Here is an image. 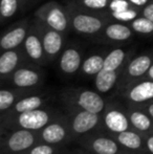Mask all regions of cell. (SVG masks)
I'll return each mask as SVG.
<instances>
[{
  "mask_svg": "<svg viewBox=\"0 0 153 154\" xmlns=\"http://www.w3.org/2000/svg\"><path fill=\"white\" fill-rule=\"evenodd\" d=\"M106 51H99L84 58L80 73L86 78H94L104 67Z\"/></svg>",
  "mask_w": 153,
  "mask_h": 154,
  "instance_id": "24",
  "label": "cell"
},
{
  "mask_svg": "<svg viewBox=\"0 0 153 154\" xmlns=\"http://www.w3.org/2000/svg\"><path fill=\"white\" fill-rule=\"evenodd\" d=\"M118 140V143L131 153H146L148 152L146 147L145 136L134 129H129L116 134H110Z\"/></svg>",
  "mask_w": 153,
  "mask_h": 154,
  "instance_id": "20",
  "label": "cell"
},
{
  "mask_svg": "<svg viewBox=\"0 0 153 154\" xmlns=\"http://www.w3.org/2000/svg\"><path fill=\"white\" fill-rule=\"evenodd\" d=\"M79 144L83 150L90 154H133L124 149L113 136L107 132L88 134L80 138Z\"/></svg>",
  "mask_w": 153,
  "mask_h": 154,
  "instance_id": "7",
  "label": "cell"
},
{
  "mask_svg": "<svg viewBox=\"0 0 153 154\" xmlns=\"http://www.w3.org/2000/svg\"><path fill=\"white\" fill-rule=\"evenodd\" d=\"M67 1L72 2L82 10L104 15L111 0H67Z\"/></svg>",
  "mask_w": 153,
  "mask_h": 154,
  "instance_id": "26",
  "label": "cell"
},
{
  "mask_svg": "<svg viewBox=\"0 0 153 154\" xmlns=\"http://www.w3.org/2000/svg\"><path fill=\"white\" fill-rule=\"evenodd\" d=\"M34 21L41 34L47 62H54L59 57L64 48V34L51 29L48 25L44 24L35 18Z\"/></svg>",
  "mask_w": 153,
  "mask_h": 154,
  "instance_id": "13",
  "label": "cell"
},
{
  "mask_svg": "<svg viewBox=\"0 0 153 154\" xmlns=\"http://www.w3.org/2000/svg\"><path fill=\"white\" fill-rule=\"evenodd\" d=\"M103 129L108 134H116L132 129L126 109L115 102H110L102 113Z\"/></svg>",
  "mask_w": 153,
  "mask_h": 154,
  "instance_id": "11",
  "label": "cell"
},
{
  "mask_svg": "<svg viewBox=\"0 0 153 154\" xmlns=\"http://www.w3.org/2000/svg\"><path fill=\"white\" fill-rule=\"evenodd\" d=\"M146 140V147L150 154H153V133H150L145 136Z\"/></svg>",
  "mask_w": 153,
  "mask_h": 154,
  "instance_id": "33",
  "label": "cell"
},
{
  "mask_svg": "<svg viewBox=\"0 0 153 154\" xmlns=\"http://www.w3.org/2000/svg\"><path fill=\"white\" fill-rule=\"evenodd\" d=\"M83 60V51L81 47L76 44H69L64 46L60 54L58 66L63 75L72 77L80 72Z\"/></svg>",
  "mask_w": 153,
  "mask_h": 154,
  "instance_id": "16",
  "label": "cell"
},
{
  "mask_svg": "<svg viewBox=\"0 0 153 154\" xmlns=\"http://www.w3.org/2000/svg\"><path fill=\"white\" fill-rule=\"evenodd\" d=\"M137 107H139V106H137ZM139 107L145 110V111L153 119V102H150V103L145 104V105H143V106H139Z\"/></svg>",
  "mask_w": 153,
  "mask_h": 154,
  "instance_id": "35",
  "label": "cell"
},
{
  "mask_svg": "<svg viewBox=\"0 0 153 154\" xmlns=\"http://www.w3.org/2000/svg\"><path fill=\"white\" fill-rule=\"evenodd\" d=\"M60 100L65 109H82L94 113H103L107 105L100 92L83 87L64 88L60 92Z\"/></svg>",
  "mask_w": 153,
  "mask_h": 154,
  "instance_id": "1",
  "label": "cell"
},
{
  "mask_svg": "<svg viewBox=\"0 0 153 154\" xmlns=\"http://www.w3.org/2000/svg\"><path fill=\"white\" fill-rule=\"evenodd\" d=\"M38 143V131L26 129L1 130L2 154H24Z\"/></svg>",
  "mask_w": 153,
  "mask_h": 154,
  "instance_id": "5",
  "label": "cell"
},
{
  "mask_svg": "<svg viewBox=\"0 0 153 154\" xmlns=\"http://www.w3.org/2000/svg\"><path fill=\"white\" fill-rule=\"evenodd\" d=\"M104 15L109 21H115V22H122L128 24L141 15V8L132 6V8H129L124 11L105 13Z\"/></svg>",
  "mask_w": 153,
  "mask_h": 154,
  "instance_id": "27",
  "label": "cell"
},
{
  "mask_svg": "<svg viewBox=\"0 0 153 154\" xmlns=\"http://www.w3.org/2000/svg\"><path fill=\"white\" fill-rule=\"evenodd\" d=\"M21 0H1L0 1V17L1 23L12 19L22 8Z\"/></svg>",
  "mask_w": 153,
  "mask_h": 154,
  "instance_id": "28",
  "label": "cell"
},
{
  "mask_svg": "<svg viewBox=\"0 0 153 154\" xmlns=\"http://www.w3.org/2000/svg\"><path fill=\"white\" fill-rule=\"evenodd\" d=\"M69 120L72 140H79L88 134L100 132L102 128V113H94L82 109H66Z\"/></svg>",
  "mask_w": 153,
  "mask_h": 154,
  "instance_id": "4",
  "label": "cell"
},
{
  "mask_svg": "<svg viewBox=\"0 0 153 154\" xmlns=\"http://www.w3.org/2000/svg\"><path fill=\"white\" fill-rule=\"evenodd\" d=\"M62 146L49 145L45 143H38L32 147L24 154H59Z\"/></svg>",
  "mask_w": 153,
  "mask_h": 154,
  "instance_id": "30",
  "label": "cell"
},
{
  "mask_svg": "<svg viewBox=\"0 0 153 154\" xmlns=\"http://www.w3.org/2000/svg\"><path fill=\"white\" fill-rule=\"evenodd\" d=\"M120 94L130 106H143L153 102V81L146 77L136 80L124 88Z\"/></svg>",
  "mask_w": 153,
  "mask_h": 154,
  "instance_id": "12",
  "label": "cell"
},
{
  "mask_svg": "<svg viewBox=\"0 0 153 154\" xmlns=\"http://www.w3.org/2000/svg\"><path fill=\"white\" fill-rule=\"evenodd\" d=\"M126 111L132 129L139 131L144 136L153 133V119L145 110L137 106H130Z\"/></svg>",
  "mask_w": 153,
  "mask_h": 154,
  "instance_id": "21",
  "label": "cell"
},
{
  "mask_svg": "<svg viewBox=\"0 0 153 154\" xmlns=\"http://www.w3.org/2000/svg\"><path fill=\"white\" fill-rule=\"evenodd\" d=\"M41 67L42 66L29 62L19 67L6 82L13 87L40 90V86L45 79V73Z\"/></svg>",
  "mask_w": 153,
  "mask_h": 154,
  "instance_id": "10",
  "label": "cell"
},
{
  "mask_svg": "<svg viewBox=\"0 0 153 154\" xmlns=\"http://www.w3.org/2000/svg\"><path fill=\"white\" fill-rule=\"evenodd\" d=\"M80 154H90L89 152H87V151H85V150H83V149H82L81 151H80Z\"/></svg>",
  "mask_w": 153,
  "mask_h": 154,
  "instance_id": "38",
  "label": "cell"
},
{
  "mask_svg": "<svg viewBox=\"0 0 153 154\" xmlns=\"http://www.w3.org/2000/svg\"><path fill=\"white\" fill-rule=\"evenodd\" d=\"M146 78H148V79H150L153 81V64H152V66L150 67L149 70H148L147 75H146Z\"/></svg>",
  "mask_w": 153,
  "mask_h": 154,
  "instance_id": "36",
  "label": "cell"
},
{
  "mask_svg": "<svg viewBox=\"0 0 153 154\" xmlns=\"http://www.w3.org/2000/svg\"><path fill=\"white\" fill-rule=\"evenodd\" d=\"M132 4L128 0H111L109 6L107 8L106 13L109 12H118V11H124L129 8H132Z\"/></svg>",
  "mask_w": 153,
  "mask_h": 154,
  "instance_id": "31",
  "label": "cell"
},
{
  "mask_svg": "<svg viewBox=\"0 0 153 154\" xmlns=\"http://www.w3.org/2000/svg\"><path fill=\"white\" fill-rule=\"evenodd\" d=\"M37 91H40V90L23 89V88H17L13 87V86L8 88H2L0 90V111H1V116L12 109L19 100Z\"/></svg>",
  "mask_w": 153,
  "mask_h": 154,
  "instance_id": "23",
  "label": "cell"
},
{
  "mask_svg": "<svg viewBox=\"0 0 153 154\" xmlns=\"http://www.w3.org/2000/svg\"><path fill=\"white\" fill-rule=\"evenodd\" d=\"M128 24L134 32V34H139L143 36L153 35V21L142 15H139L137 18H135Z\"/></svg>",
  "mask_w": 153,
  "mask_h": 154,
  "instance_id": "29",
  "label": "cell"
},
{
  "mask_svg": "<svg viewBox=\"0 0 153 154\" xmlns=\"http://www.w3.org/2000/svg\"><path fill=\"white\" fill-rule=\"evenodd\" d=\"M60 114L61 112L58 109L50 106H45L39 109L17 114L8 120L1 121V130L26 129L40 131Z\"/></svg>",
  "mask_w": 153,
  "mask_h": 154,
  "instance_id": "2",
  "label": "cell"
},
{
  "mask_svg": "<svg viewBox=\"0 0 153 154\" xmlns=\"http://www.w3.org/2000/svg\"><path fill=\"white\" fill-rule=\"evenodd\" d=\"M141 15L153 21V0L141 8Z\"/></svg>",
  "mask_w": 153,
  "mask_h": 154,
  "instance_id": "32",
  "label": "cell"
},
{
  "mask_svg": "<svg viewBox=\"0 0 153 154\" xmlns=\"http://www.w3.org/2000/svg\"><path fill=\"white\" fill-rule=\"evenodd\" d=\"M133 36L134 32L129 26V24L109 21L100 34L96 35V39L100 43L104 44H118V43L127 42Z\"/></svg>",
  "mask_w": 153,
  "mask_h": 154,
  "instance_id": "18",
  "label": "cell"
},
{
  "mask_svg": "<svg viewBox=\"0 0 153 154\" xmlns=\"http://www.w3.org/2000/svg\"><path fill=\"white\" fill-rule=\"evenodd\" d=\"M66 8L69 13L70 29L82 36L96 37L109 22L104 15L82 10L70 1H67Z\"/></svg>",
  "mask_w": 153,
  "mask_h": 154,
  "instance_id": "3",
  "label": "cell"
},
{
  "mask_svg": "<svg viewBox=\"0 0 153 154\" xmlns=\"http://www.w3.org/2000/svg\"><path fill=\"white\" fill-rule=\"evenodd\" d=\"M133 56L132 51L116 47L115 49H111L110 51H107L106 57L104 61V67L103 69L106 70H118L125 67L126 63L129 61Z\"/></svg>",
  "mask_w": 153,
  "mask_h": 154,
  "instance_id": "25",
  "label": "cell"
},
{
  "mask_svg": "<svg viewBox=\"0 0 153 154\" xmlns=\"http://www.w3.org/2000/svg\"><path fill=\"white\" fill-rule=\"evenodd\" d=\"M39 143L62 146L72 140L70 125L67 114L61 113L48 125L38 131Z\"/></svg>",
  "mask_w": 153,
  "mask_h": 154,
  "instance_id": "9",
  "label": "cell"
},
{
  "mask_svg": "<svg viewBox=\"0 0 153 154\" xmlns=\"http://www.w3.org/2000/svg\"><path fill=\"white\" fill-rule=\"evenodd\" d=\"M53 99L54 97L50 92L37 91L31 93V94L19 100L12 109L8 110L6 113L2 114L1 121L8 120V119L13 118V116H17V114L23 113V112L31 111V110L39 109V108L48 106V103L50 101H53Z\"/></svg>",
  "mask_w": 153,
  "mask_h": 154,
  "instance_id": "15",
  "label": "cell"
},
{
  "mask_svg": "<svg viewBox=\"0 0 153 154\" xmlns=\"http://www.w3.org/2000/svg\"><path fill=\"white\" fill-rule=\"evenodd\" d=\"M22 47L31 63H34L39 66H44L48 63L45 55L41 34L34 20L32 21L31 29L25 38L24 43L22 44Z\"/></svg>",
  "mask_w": 153,
  "mask_h": 154,
  "instance_id": "14",
  "label": "cell"
},
{
  "mask_svg": "<svg viewBox=\"0 0 153 154\" xmlns=\"http://www.w3.org/2000/svg\"><path fill=\"white\" fill-rule=\"evenodd\" d=\"M123 70H124V68L118 69V70L102 69L93 78L94 87H96V91L100 92L101 94H105V93L110 92L111 90L116 88Z\"/></svg>",
  "mask_w": 153,
  "mask_h": 154,
  "instance_id": "22",
  "label": "cell"
},
{
  "mask_svg": "<svg viewBox=\"0 0 153 154\" xmlns=\"http://www.w3.org/2000/svg\"><path fill=\"white\" fill-rule=\"evenodd\" d=\"M32 21L29 19H22L8 27L0 39V48L2 51L8 49L18 48L22 46L25 38L29 32Z\"/></svg>",
  "mask_w": 153,
  "mask_h": 154,
  "instance_id": "17",
  "label": "cell"
},
{
  "mask_svg": "<svg viewBox=\"0 0 153 154\" xmlns=\"http://www.w3.org/2000/svg\"><path fill=\"white\" fill-rule=\"evenodd\" d=\"M21 2H22V6H24L26 3H29V2H32L31 0H21Z\"/></svg>",
  "mask_w": 153,
  "mask_h": 154,
  "instance_id": "37",
  "label": "cell"
},
{
  "mask_svg": "<svg viewBox=\"0 0 153 154\" xmlns=\"http://www.w3.org/2000/svg\"><path fill=\"white\" fill-rule=\"evenodd\" d=\"M128 1L130 2L133 6H135V8H144L146 4L149 3L151 0H128Z\"/></svg>",
  "mask_w": 153,
  "mask_h": 154,
  "instance_id": "34",
  "label": "cell"
},
{
  "mask_svg": "<svg viewBox=\"0 0 153 154\" xmlns=\"http://www.w3.org/2000/svg\"><path fill=\"white\" fill-rule=\"evenodd\" d=\"M153 64V51H148L137 56H132L126 63L124 70L116 86V91L120 93L129 84L146 77L148 70Z\"/></svg>",
  "mask_w": 153,
  "mask_h": 154,
  "instance_id": "8",
  "label": "cell"
},
{
  "mask_svg": "<svg viewBox=\"0 0 153 154\" xmlns=\"http://www.w3.org/2000/svg\"><path fill=\"white\" fill-rule=\"evenodd\" d=\"M29 60L22 46L18 48L2 51L0 56V77L3 82L8 81L10 77L22 65L29 63Z\"/></svg>",
  "mask_w": 153,
  "mask_h": 154,
  "instance_id": "19",
  "label": "cell"
},
{
  "mask_svg": "<svg viewBox=\"0 0 153 154\" xmlns=\"http://www.w3.org/2000/svg\"><path fill=\"white\" fill-rule=\"evenodd\" d=\"M35 19L64 35L70 29L67 8L56 1H48L39 6L35 12Z\"/></svg>",
  "mask_w": 153,
  "mask_h": 154,
  "instance_id": "6",
  "label": "cell"
}]
</instances>
